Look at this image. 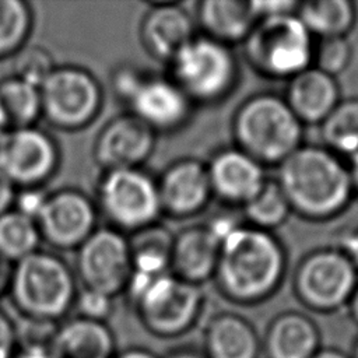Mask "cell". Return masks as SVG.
<instances>
[{"instance_id":"cell-16","label":"cell","mask_w":358,"mask_h":358,"mask_svg":"<svg viewBox=\"0 0 358 358\" xmlns=\"http://www.w3.org/2000/svg\"><path fill=\"white\" fill-rule=\"evenodd\" d=\"M127 108L159 134L183 127L192 116L193 103L172 78L148 73Z\"/></svg>"},{"instance_id":"cell-8","label":"cell","mask_w":358,"mask_h":358,"mask_svg":"<svg viewBox=\"0 0 358 358\" xmlns=\"http://www.w3.org/2000/svg\"><path fill=\"white\" fill-rule=\"evenodd\" d=\"M168 66V77L193 105L220 101L232 90L236 78V60L228 45L204 35L187 42Z\"/></svg>"},{"instance_id":"cell-34","label":"cell","mask_w":358,"mask_h":358,"mask_svg":"<svg viewBox=\"0 0 358 358\" xmlns=\"http://www.w3.org/2000/svg\"><path fill=\"white\" fill-rule=\"evenodd\" d=\"M148 76V71L143 70L141 67L133 64V63H120L110 71V91L113 96L124 103L129 105L145 77Z\"/></svg>"},{"instance_id":"cell-5","label":"cell","mask_w":358,"mask_h":358,"mask_svg":"<svg viewBox=\"0 0 358 358\" xmlns=\"http://www.w3.org/2000/svg\"><path fill=\"white\" fill-rule=\"evenodd\" d=\"M234 133L238 148L260 164H280L301 147L302 122L285 99L264 94L250 98L239 108Z\"/></svg>"},{"instance_id":"cell-45","label":"cell","mask_w":358,"mask_h":358,"mask_svg":"<svg viewBox=\"0 0 358 358\" xmlns=\"http://www.w3.org/2000/svg\"><path fill=\"white\" fill-rule=\"evenodd\" d=\"M348 171L352 182V187L354 190L358 192V152L351 157V166L348 168Z\"/></svg>"},{"instance_id":"cell-46","label":"cell","mask_w":358,"mask_h":358,"mask_svg":"<svg viewBox=\"0 0 358 358\" xmlns=\"http://www.w3.org/2000/svg\"><path fill=\"white\" fill-rule=\"evenodd\" d=\"M165 358H203L201 355L193 352V351H186V350H180V351H173L169 355H166Z\"/></svg>"},{"instance_id":"cell-33","label":"cell","mask_w":358,"mask_h":358,"mask_svg":"<svg viewBox=\"0 0 358 358\" xmlns=\"http://www.w3.org/2000/svg\"><path fill=\"white\" fill-rule=\"evenodd\" d=\"M351 48L344 36L322 38L317 46L313 48V67L334 77L341 73L350 63Z\"/></svg>"},{"instance_id":"cell-41","label":"cell","mask_w":358,"mask_h":358,"mask_svg":"<svg viewBox=\"0 0 358 358\" xmlns=\"http://www.w3.org/2000/svg\"><path fill=\"white\" fill-rule=\"evenodd\" d=\"M14 358H53L48 345L41 343H29L17 351Z\"/></svg>"},{"instance_id":"cell-49","label":"cell","mask_w":358,"mask_h":358,"mask_svg":"<svg viewBox=\"0 0 358 358\" xmlns=\"http://www.w3.org/2000/svg\"><path fill=\"white\" fill-rule=\"evenodd\" d=\"M7 129H6V124H4V122H3V117H1V115H0V136L6 131Z\"/></svg>"},{"instance_id":"cell-37","label":"cell","mask_w":358,"mask_h":358,"mask_svg":"<svg viewBox=\"0 0 358 358\" xmlns=\"http://www.w3.org/2000/svg\"><path fill=\"white\" fill-rule=\"evenodd\" d=\"M18 351V329L0 309V358H14Z\"/></svg>"},{"instance_id":"cell-11","label":"cell","mask_w":358,"mask_h":358,"mask_svg":"<svg viewBox=\"0 0 358 358\" xmlns=\"http://www.w3.org/2000/svg\"><path fill=\"white\" fill-rule=\"evenodd\" d=\"M60 148L39 126L7 129L0 136V172L17 187H42L59 169Z\"/></svg>"},{"instance_id":"cell-24","label":"cell","mask_w":358,"mask_h":358,"mask_svg":"<svg viewBox=\"0 0 358 358\" xmlns=\"http://www.w3.org/2000/svg\"><path fill=\"white\" fill-rule=\"evenodd\" d=\"M266 345L270 358H312L317 331L308 317L294 312L285 313L270 326Z\"/></svg>"},{"instance_id":"cell-48","label":"cell","mask_w":358,"mask_h":358,"mask_svg":"<svg viewBox=\"0 0 358 358\" xmlns=\"http://www.w3.org/2000/svg\"><path fill=\"white\" fill-rule=\"evenodd\" d=\"M351 312H352L355 320L358 322V288H355V291L351 296Z\"/></svg>"},{"instance_id":"cell-4","label":"cell","mask_w":358,"mask_h":358,"mask_svg":"<svg viewBox=\"0 0 358 358\" xmlns=\"http://www.w3.org/2000/svg\"><path fill=\"white\" fill-rule=\"evenodd\" d=\"M124 292L141 324L151 334L164 338L186 333L196 323L203 306L199 285L171 271L161 275L131 271Z\"/></svg>"},{"instance_id":"cell-30","label":"cell","mask_w":358,"mask_h":358,"mask_svg":"<svg viewBox=\"0 0 358 358\" xmlns=\"http://www.w3.org/2000/svg\"><path fill=\"white\" fill-rule=\"evenodd\" d=\"M322 134L330 151L352 157L358 152V99L338 102L322 122Z\"/></svg>"},{"instance_id":"cell-1","label":"cell","mask_w":358,"mask_h":358,"mask_svg":"<svg viewBox=\"0 0 358 358\" xmlns=\"http://www.w3.org/2000/svg\"><path fill=\"white\" fill-rule=\"evenodd\" d=\"M275 182L291 208L316 220L344 210L354 192L348 168L317 145H301L281 161Z\"/></svg>"},{"instance_id":"cell-26","label":"cell","mask_w":358,"mask_h":358,"mask_svg":"<svg viewBox=\"0 0 358 358\" xmlns=\"http://www.w3.org/2000/svg\"><path fill=\"white\" fill-rule=\"evenodd\" d=\"M0 115L6 129L35 126L42 117L39 88L14 76L0 80Z\"/></svg>"},{"instance_id":"cell-15","label":"cell","mask_w":358,"mask_h":358,"mask_svg":"<svg viewBox=\"0 0 358 358\" xmlns=\"http://www.w3.org/2000/svg\"><path fill=\"white\" fill-rule=\"evenodd\" d=\"M162 214L189 218L208 204L213 194L207 166L196 158L171 162L157 178Z\"/></svg>"},{"instance_id":"cell-50","label":"cell","mask_w":358,"mask_h":358,"mask_svg":"<svg viewBox=\"0 0 358 358\" xmlns=\"http://www.w3.org/2000/svg\"><path fill=\"white\" fill-rule=\"evenodd\" d=\"M357 358H358V351H357Z\"/></svg>"},{"instance_id":"cell-44","label":"cell","mask_w":358,"mask_h":358,"mask_svg":"<svg viewBox=\"0 0 358 358\" xmlns=\"http://www.w3.org/2000/svg\"><path fill=\"white\" fill-rule=\"evenodd\" d=\"M115 358H158V357L144 348H130V350L123 351L122 354H119Z\"/></svg>"},{"instance_id":"cell-6","label":"cell","mask_w":358,"mask_h":358,"mask_svg":"<svg viewBox=\"0 0 358 358\" xmlns=\"http://www.w3.org/2000/svg\"><path fill=\"white\" fill-rule=\"evenodd\" d=\"M94 201L109 227L123 234L157 224L162 215L157 178L143 168L103 171Z\"/></svg>"},{"instance_id":"cell-38","label":"cell","mask_w":358,"mask_h":358,"mask_svg":"<svg viewBox=\"0 0 358 358\" xmlns=\"http://www.w3.org/2000/svg\"><path fill=\"white\" fill-rule=\"evenodd\" d=\"M298 6L299 3L296 1H250L252 11L257 21L287 14H295Z\"/></svg>"},{"instance_id":"cell-36","label":"cell","mask_w":358,"mask_h":358,"mask_svg":"<svg viewBox=\"0 0 358 358\" xmlns=\"http://www.w3.org/2000/svg\"><path fill=\"white\" fill-rule=\"evenodd\" d=\"M48 193L42 187H27L17 189L13 208L32 220H36L46 200Z\"/></svg>"},{"instance_id":"cell-42","label":"cell","mask_w":358,"mask_h":358,"mask_svg":"<svg viewBox=\"0 0 358 358\" xmlns=\"http://www.w3.org/2000/svg\"><path fill=\"white\" fill-rule=\"evenodd\" d=\"M343 253L358 268V229L344 235V238H343Z\"/></svg>"},{"instance_id":"cell-27","label":"cell","mask_w":358,"mask_h":358,"mask_svg":"<svg viewBox=\"0 0 358 358\" xmlns=\"http://www.w3.org/2000/svg\"><path fill=\"white\" fill-rule=\"evenodd\" d=\"M296 15L310 34H316L322 38L344 36L355 21L354 4L347 0L301 3Z\"/></svg>"},{"instance_id":"cell-20","label":"cell","mask_w":358,"mask_h":358,"mask_svg":"<svg viewBox=\"0 0 358 358\" xmlns=\"http://www.w3.org/2000/svg\"><path fill=\"white\" fill-rule=\"evenodd\" d=\"M115 336L105 322L76 316L55 329L48 348L53 358H115Z\"/></svg>"},{"instance_id":"cell-29","label":"cell","mask_w":358,"mask_h":358,"mask_svg":"<svg viewBox=\"0 0 358 358\" xmlns=\"http://www.w3.org/2000/svg\"><path fill=\"white\" fill-rule=\"evenodd\" d=\"M34 27V10L24 0H0V60L13 57L27 45Z\"/></svg>"},{"instance_id":"cell-40","label":"cell","mask_w":358,"mask_h":358,"mask_svg":"<svg viewBox=\"0 0 358 358\" xmlns=\"http://www.w3.org/2000/svg\"><path fill=\"white\" fill-rule=\"evenodd\" d=\"M17 187L0 172V215L13 210Z\"/></svg>"},{"instance_id":"cell-19","label":"cell","mask_w":358,"mask_h":358,"mask_svg":"<svg viewBox=\"0 0 358 358\" xmlns=\"http://www.w3.org/2000/svg\"><path fill=\"white\" fill-rule=\"evenodd\" d=\"M220 243L206 225H190L173 234L171 273L199 285L215 274Z\"/></svg>"},{"instance_id":"cell-13","label":"cell","mask_w":358,"mask_h":358,"mask_svg":"<svg viewBox=\"0 0 358 358\" xmlns=\"http://www.w3.org/2000/svg\"><path fill=\"white\" fill-rule=\"evenodd\" d=\"M299 298L319 310L336 309L351 299L357 288V267L338 250L308 256L295 275Z\"/></svg>"},{"instance_id":"cell-43","label":"cell","mask_w":358,"mask_h":358,"mask_svg":"<svg viewBox=\"0 0 358 358\" xmlns=\"http://www.w3.org/2000/svg\"><path fill=\"white\" fill-rule=\"evenodd\" d=\"M13 266H14V263H11V262H8V260H6L4 257L0 256V296L3 294L8 292Z\"/></svg>"},{"instance_id":"cell-35","label":"cell","mask_w":358,"mask_h":358,"mask_svg":"<svg viewBox=\"0 0 358 358\" xmlns=\"http://www.w3.org/2000/svg\"><path fill=\"white\" fill-rule=\"evenodd\" d=\"M74 308L80 317L105 322L112 313L113 298L98 291L83 288L76 296Z\"/></svg>"},{"instance_id":"cell-32","label":"cell","mask_w":358,"mask_h":358,"mask_svg":"<svg viewBox=\"0 0 358 358\" xmlns=\"http://www.w3.org/2000/svg\"><path fill=\"white\" fill-rule=\"evenodd\" d=\"M57 64L52 53L41 45H25L13 56V74L14 77L39 88L46 78L52 74Z\"/></svg>"},{"instance_id":"cell-10","label":"cell","mask_w":358,"mask_h":358,"mask_svg":"<svg viewBox=\"0 0 358 358\" xmlns=\"http://www.w3.org/2000/svg\"><path fill=\"white\" fill-rule=\"evenodd\" d=\"M76 252L74 274L83 288L112 298L124 292L133 271L126 234L112 227H98Z\"/></svg>"},{"instance_id":"cell-3","label":"cell","mask_w":358,"mask_h":358,"mask_svg":"<svg viewBox=\"0 0 358 358\" xmlns=\"http://www.w3.org/2000/svg\"><path fill=\"white\" fill-rule=\"evenodd\" d=\"M77 294L74 270L53 252L39 249L13 266L8 295L28 320H60L74 308Z\"/></svg>"},{"instance_id":"cell-9","label":"cell","mask_w":358,"mask_h":358,"mask_svg":"<svg viewBox=\"0 0 358 358\" xmlns=\"http://www.w3.org/2000/svg\"><path fill=\"white\" fill-rule=\"evenodd\" d=\"M42 117L55 129L76 131L90 126L103 105V88L85 67L56 66L39 87Z\"/></svg>"},{"instance_id":"cell-39","label":"cell","mask_w":358,"mask_h":358,"mask_svg":"<svg viewBox=\"0 0 358 358\" xmlns=\"http://www.w3.org/2000/svg\"><path fill=\"white\" fill-rule=\"evenodd\" d=\"M204 225L220 245L238 228L242 227L241 221L229 214H217Z\"/></svg>"},{"instance_id":"cell-23","label":"cell","mask_w":358,"mask_h":358,"mask_svg":"<svg viewBox=\"0 0 358 358\" xmlns=\"http://www.w3.org/2000/svg\"><path fill=\"white\" fill-rule=\"evenodd\" d=\"M208 358H256L257 337L242 317L222 313L214 317L204 336Z\"/></svg>"},{"instance_id":"cell-2","label":"cell","mask_w":358,"mask_h":358,"mask_svg":"<svg viewBox=\"0 0 358 358\" xmlns=\"http://www.w3.org/2000/svg\"><path fill=\"white\" fill-rule=\"evenodd\" d=\"M284 252L266 229L242 225L220 245L215 277L229 298L252 302L264 298L284 273Z\"/></svg>"},{"instance_id":"cell-28","label":"cell","mask_w":358,"mask_h":358,"mask_svg":"<svg viewBox=\"0 0 358 358\" xmlns=\"http://www.w3.org/2000/svg\"><path fill=\"white\" fill-rule=\"evenodd\" d=\"M42 242L35 220L14 208L0 215V256L11 263L39 250Z\"/></svg>"},{"instance_id":"cell-12","label":"cell","mask_w":358,"mask_h":358,"mask_svg":"<svg viewBox=\"0 0 358 358\" xmlns=\"http://www.w3.org/2000/svg\"><path fill=\"white\" fill-rule=\"evenodd\" d=\"M98 208L83 190L62 187L48 193L35 222L42 241L62 249H77L96 228Z\"/></svg>"},{"instance_id":"cell-18","label":"cell","mask_w":358,"mask_h":358,"mask_svg":"<svg viewBox=\"0 0 358 358\" xmlns=\"http://www.w3.org/2000/svg\"><path fill=\"white\" fill-rule=\"evenodd\" d=\"M206 166L213 194L229 203L245 204L267 180L263 165L241 148L221 150Z\"/></svg>"},{"instance_id":"cell-22","label":"cell","mask_w":358,"mask_h":358,"mask_svg":"<svg viewBox=\"0 0 358 358\" xmlns=\"http://www.w3.org/2000/svg\"><path fill=\"white\" fill-rule=\"evenodd\" d=\"M196 20L204 36L224 45L246 39L257 22L250 1L243 3L234 0L201 1L197 6Z\"/></svg>"},{"instance_id":"cell-17","label":"cell","mask_w":358,"mask_h":358,"mask_svg":"<svg viewBox=\"0 0 358 358\" xmlns=\"http://www.w3.org/2000/svg\"><path fill=\"white\" fill-rule=\"evenodd\" d=\"M138 35L145 52L155 60L168 64L196 36L194 20L178 3H150L140 21Z\"/></svg>"},{"instance_id":"cell-21","label":"cell","mask_w":358,"mask_h":358,"mask_svg":"<svg viewBox=\"0 0 358 358\" xmlns=\"http://www.w3.org/2000/svg\"><path fill=\"white\" fill-rule=\"evenodd\" d=\"M285 102L302 123H322L338 103V87L334 77L308 67L289 78Z\"/></svg>"},{"instance_id":"cell-47","label":"cell","mask_w":358,"mask_h":358,"mask_svg":"<svg viewBox=\"0 0 358 358\" xmlns=\"http://www.w3.org/2000/svg\"><path fill=\"white\" fill-rule=\"evenodd\" d=\"M312 358H345L343 354L337 352V351H330V350H326V351H322V352H317L315 354Z\"/></svg>"},{"instance_id":"cell-31","label":"cell","mask_w":358,"mask_h":358,"mask_svg":"<svg viewBox=\"0 0 358 358\" xmlns=\"http://www.w3.org/2000/svg\"><path fill=\"white\" fill-rule=\"evenodd\" d=\"M289 210L291 207L275 180H266L263 187L243 204L246 218L260 229L280 225L288 217Z\"/></svg>"},{"instance_id":"cell-7","label":"cell","mask_w":358,"mask_h":358,"mask_svg":"<svg viewBox=\"0 0 358 358\" xmlns=\"http://www.w3.org/2000/svg\"><path fill=\"white\" fill-rule=\"evenodd\" d=\"M245 41L252 66L271 77L292 78L313 60L312 34L296 13L259 20Z\"/></svg>"},{"instance_id":"cell-25","label":"cell","mask_w":358,"mask_h":358,"mask_svg":"<svg viewBox=\"0 0 358 358\" xmlns=\"http://www.w3.org/2000/svg\"><path fill=\"white\" fill-rule=\"evenodd\" d=\"M127 236L133 271L161 275L171 271L173 234L159 222Z\"/></svg>"},{"instance_id":"cell-14","label":"cell","mask_w":358,"mask_h":358,"mask_svg":"<svg viewBox=\"0 0 358 358\" xmlns=\"http://www.w3.org/2000/svg\"><path fill=\"white\" fill-rule=\"evenodd\" d=\"M157 144V133L131 112L109 119L98 131L92 155L103 171L141 168Z\"/></svg>"}]
</instances>
